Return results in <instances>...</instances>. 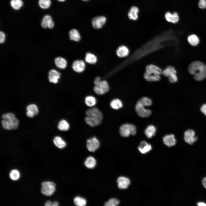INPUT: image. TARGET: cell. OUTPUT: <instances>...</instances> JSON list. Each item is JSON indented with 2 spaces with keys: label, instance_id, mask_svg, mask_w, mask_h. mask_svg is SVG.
Here are the masks:
<instances>
[{
  "label": "cell",
  "instance_id": "obj_25",
  "mask_svg": "<svg viewBox=\"0 0 206 206\" xmlns=\"http://www.w3.org/2000/svg\"><path fill=\"white\" fill-rule=\"evenodd\" d=\"M70 38V40L75 41H78L81 39V37L78 31L76 29H73L69 32Z\"/></svg>",
  "mask_w": 206,
  "mask_h": 206
},
{
  "label": "cell",
  "instance_id": "obj_1",
  "mask_svg": "<svg viewBox=\"0 0 206 206\" xmlns=\"http://www.w3.org/2000/svg\"><path fill=\"white\" fill-rule=\"evenodd\" d=\"M169 32L162 33L146 42L126 59L122 64L121 67H126L167 46L171 39Z\"/></svg>",
  "mask_w": 206,
  "mask_h": 206
},
{
  "label": "cell",
  "instance_id": "obj_50",
  "mask_svg": "<svg viewBox=\"0 0 206 206\" xmlns=\"http://www.w3.org/2000/svg\"><path fill=\"white\" fill-rule=\"evenodd\" d=\"M197 205L199 206H206V203L203 202H199L197 204Z\"/></svg>",
  "mask_w": 206,
  "mask_h": 206
},
{
  "label": "cell",
  "instance_id": "obj_51",
  "mask_svg": "<svg viewBox=\"0 0 206 206\" xmlns=\"http://www.w3.org/2000/svg\"><path fill=\"white\" fill-rule=\"evenodd\" d=\"M45 206H52V204L51 201H47L45 203Z\"/></svg>",
  "mask_w": 206,
  "mask_h": 206
},
{
  "label": "cell",
  "instance_id": "obj_43",
  "mask_svg": "<svg viewBox=\"0 0 206 206\" xmlns=\"http://www.w3.org/2000/svg\"><path fill=\"white\" fill-rule=\"evenodd\" d=\"M2 117L4 120H8L13 118H15L14 114L11 113H8L2 115Z\"/></svg>",
  "mask_w": 206,
  "mask_h": 206
},
{
  "label": "cell",
  "instance_id": "obj_21",
  "mask_svg": "<svg viewBox=\"0 0 206 206\" xmlns=\"http://www.w3.org/2000/svg\"><path fill=\"white\" fill-rule=\"evenodd\" d=\"M60 73L56 70H52L49 72V80L51 82L56 83L60 77Z\"/></svg>",
  "mask_w": 206,
  "mask_h": 206
},
{
  "label": "cell",
  "instance_id": "obj_47",
  "mask_svg": "<svg viewBox=\"0 0 206 206\" xmlns=\"http://www.w3.org/2000/svg\"><path fill=\"white\" fill-rule=\"evenodd\" d=\"M26 114L29 117L32 118L35 115L32 112L29 111H27Z\"/></svg>",
  "mask_w": 206,
  "mask_h": 206
},
{
  "label": "cell",
  "instance_id": "obj_52",
  "mask_svg": "<svg viewBox=\"0 0 206 206\" xmlns=\"http://www.w3.org/2000/svg\"><path fill=\"white\" fill-rule=\"evenodd\" d=\"M58 203L56 201H55L52 204V206H58Z\"/></svg>",
  "mask_w": 206,
  "mask_h": 206
},
{
  "label": "cell",
  "instance_id": "obj_38",
  "mask_svg": "<svg viewBox=\"0 0 206 206\" xmlns=\"http://www.w3.org/2000/svg\"><path fill=\"white\" fill-rule=\"evenodd\" d=\"M138 101L145 106H151L152 104L151 100L150 98L146 97L142 98Z\"/></svg>",
  "mask_w": 206,
  "mask_h": 206
},
{
  "label": "cell",
  "instance_id": "obj_5",
  "mask_svg": "<svg viewBox=\"0 0 206 206\" xmlns=\"http://www.w3.org/2000/svg\"><path fill=\"white\" fill-rule=\"evenodd\" d=\"M94 90L95 92L99 95H102L107 93L109 90V86L107 82L101 80L98 83L95 84Z\"/></svg>",
  "mask_w": 206,
  "mask_h": 206
},
{
  "label": "cell",
  "instance_id": "obj_19",
  "mask_svg": "<svg viewBox=\"0 0 206 206\" xmlns=\"http://www.w3.org/2000/svg\"><path fill=\"white\" fill-rule=\"evenodd\" d=\"M139 12V9L136 6L131 7L128 11V16L130 20L136 21L138 18V14Z\"/></svg>",
  "mask_w": 206,
  "mask_h": 206
},
{
  "label": "cell",
  "instance_id": "obj_49",
  "mask_svg": "<svg viewBox=\"0 0 206 206\" xmlns=\"http://www.w3.org/2000/svg\"><path fill=\"white\" fill-rule=\"evenodd\" d=\"M101 79L99 77H97L95 78L94 81V84H96L99 82L101 81Z\"/></svg>",
  "mask_w": 206,
  "mask_h": 206
},
{
  "label": "cell",
  "instance_id": "obj_46",
  "mask_svg": "<svg viewBox=\"0 0 206 206\" xmlns=\"http://www.w3.org/2000/svg\"><path fill=\"white\" fill-rule=\"evenodd\" d=\"M54 22L52 20L48 22L47 25V27L49 29H51L54 27Z\"/></svg>",
  "mask_w": 206,
  "mask_h": 206
},
{
  "label": "cell",
  "instance_id": "obj_40",
  "mask_svg": "<svg viewBox=\"0 0 206 206\" xmlns=\"http://www.w3.org/2000/svg\"><path fill=\"white\" fill-rule=\"evenodd\" d=\"M119 203L120 201L118 199L116 198H112L106 202L104 204V205L105 206H116L119 204Z\"/></svg>",
  "mask_w": 206,
  "mask_h": 206
},
{
  "label": "cell",
  "instance_id": "obj_28",
  "mask_svg": "<svg viewBox=\"0 0 206 206\" xmlns=\"http://www.w3.org/2000/svg\"><path fill=\"white\" fill-rule=\"evenodd\" d=\"M53 142L55 145L60 148H63L66 146L65 142L59 136L55 137L53 139Z\"/></svg>",
  "mask_w": 206,
  "mask_h": 206
},
{
  "label": "cell",
  "instance_id": "obj_17",
  "mask_svg": "<svg viewBox=\"0 0 206 206\" xmlns=\"http://www.w3.org/2000/svg\"><path fill=\"white\" fill-rule=\"evenodd\" d=\"M164 144L169 147L175 146L177 141L174 134H167L163 138Z\"/></svg>",
  "mask_w": 206,
  "mask_h": 206
},
{
  "label": "cell",
  "instance_id": "obj_32",
  "mask_svg": "<svg viewBox=\"0 0 206 206\" xmlns=\"http://www.w3.org/2000/svg\"><path fill=\"white\" fill-rule=\"evenodd\" d=\"M58 129L62 131H67L70 128V125L68 122L65 120H62L59 122L58 125Z\"/></svg>",
  "mask_w": 206,
  "mask_h": 206
},
{
  "label": "cell",
  "instance_id": "obj_16",
  "mask_svg": "<svg viewBox=\"0 0 206 206\" xmlns=\"http://www.w3.org/2000/svg\"><path fill=\"white\" fill-rule=\"evenodd\" d=\"M86 65L84 61L78 60L74 61L73 63L72 68L73 70L77 73H80L85 70Z\"/></svg>",
  "mask_w": 206,
  "mask_h": 206
},
{
  "label": "cell",
  "instance_id": "obj_35",
  "mask_svg": "<svg viewBox=\"0 0 206 206\" xmlns=\"http://www.w3.org/2000/svg\"><path fill=\"white\" fill-rule=\"evenodd\" d=\"M74 201L75 205L78 206H84L86 204V200L79 196L75 197L74 199Z\"/></svg>",
  "mask_w": 206,
  "mask_h": 206
},
{
  "label": "cell",
  "instance_id": "obj_8",
  "mask_svg": "<svg viewBox=\"0 0 206 206\" xmlns=\"http://www.w3.org/2000/svg\"><path fill=\"white\" fill-rule=\"evenodd\" d=\"M18 120L15 118L7 120L3 119L1 121L3 128L6 130L16 129L18 127Z\"/></svg>",
  "mask_w": 206,
  "mask_h": 206
},
{
  "label": "cell",
  "instance_id": "obj_44",
  "mask_svg": "<svg viewBox=\"0 0 206 206\" xmlns=\"http://www.w3.org/2000/svg\"><path fill=\"white\" fill-rule=\"evenodd\" d=\"M5 35L4 33L2 31L0 32V43H3L5 40Z\"/></svg>",
  "mask_w": 206,
  "mask_h": 206
},
{
  "label": "cell",
  "instance_id": "obj_13",
  "mask_svg": "<svg viewBox=\"0 0 206 206\" xmlns=\"http://www.w3.org/2000/svg\"><path fill=\"white\" fill-rule=\"evenodd\" d=\"M106 20V17L104 16L96 17L92 19V25L93 27L96 29H100L105 23Z\"/></svg>",
  "mask_w": 206,
  "mask_h": 206
},
{
  "label": "cell",
  "instance_id": "obj_42",
  "mask_svg": "<svg viewBox=\"0 0 206 206\" xmlns=\"http://www.w3.org/2000/svg\"><path fill=\"white\" fill-rule=\"evenodd\" d=\"M197 5L199 8L201 9H206V0H198Z\"/></svg>",
  "mask_w": 206,
  "mask_h": 206
},
{
  "label": "cell",
  "instance_id": "obj_41",
  "mask_svg": "<svg viewBox=\"0 0 206 206\" xmlns=\"http://www.w3.org/2000/svg\"><path fill=\"white\" fill-rule=\"evenodd\" d=\"M19 173L17 170H12L10 173V177L13 180H16L18 179L19 177Z\"/></svg>",
  "mask_w": 206,
  "mask_h": 206
},
{
  "label": "cell",
  "instance_id": "obj_2",
  "mask_svg": "<svg viewBox=\"0 0 206 206\" xmlns=\"http://www.w3.org/2000/svg\"><path fill=\"white\" fill-rule=\"evenodd\" d=\"M189 73L193 76L195 79L201 81L206 78V65L199 61H194L188 66Z\"/></svg>",
  "mask_w": 206,
  "mask_h": 206
},
{
  "label": "cell",
  "instance_id": "obj_54",
  "mask_svg": "<svg viewBox=\"0 0 206 206\" xmlns=\"http://www.w3.org/2000/svg\"><path fill=\"white\" fill-rule=\"evenodd\" d=\"M82 0L84 1H89V0Z\"/></svg>",
  "mask_w": 206,
  "mask_h": 206
},
{
  "label": "cell",
  "instance_id": "obj_29",
  "mask_svg": "<svg viewBox=\"0 0 206 206\" xmlns=\"http://www.w3.org/2000/svg\"><path fill=\"white\" fill-rule=\"evenodd\" d=\"M85 60L89 64H94L96 62L97 59L96 56L94 54L88 52L86 55Z\"/></svg>",
  "mask_w": 206,
  "mask_h": 206
},
{
  "label": "cell",
  "instance_id": "obj_3",
  "mask_svg": "<svg viewBox=\"0 0 206 206\" xmlns=\"http://www.w3.org/2000/svg\"><path fill=\"white\" fill-rule=\"evenodd\" d=\"M120 135L124 137H127L130 134L135 135L136 133V126L134 124L126 123L122 125L119 128Z\"/></svg>",
  "mask_w": 206,
  "mask_h": 206
},
{
  "label": "cell",
  "instance_id": "obj_53",
  "mask_svg": "<svg viewBox=\"0 0 206 206\" xmlns=\"http://www.w3.org/2000/svg\"><path fill=\"white\" fill-rule=\"evenodd\" d=\"M58 1H60V2H63L65 1L66 0H57Z\"/></svg>",
  "mask_w": 206,
  "mask_h": 206
},
{
  "label": "cell",
  "instance_id": "obj_30",
  "mask_svg": "<svg viewBox=\"0 0 206 206\" xmlns=\"http://www.w3.org/2000/svg\"><path fill=\"white\" fill-rule=\"evenodd\" d=\"M156 131L155 127L152 125H149L144 131L145 134L148 138H150L155 134Z\"/></svg>",
  "mask_w": 206,
  "mask_h": 206
},
{
  "label": "cell",
  "instance_id": "obj_11",
  "mask_svg": "<svg viewBox=\"0 0 206 206\" xmlns=\"http://www.w3.org/2000/svg\"><path fill=\"white\" fill-rule=\"evenodd\" d=\"M163 70L160 67L156 65L149 64L146 66L145 72L149 74L161 75L162 74Z\"/></svg>",
  "mask_w": 206,
  "mask_h": 206
},
{
  "label": "cell",
  "instance_id": "obj_9",
  "mask_svg": "<svg viewBox=\"0 0 206 206\" xmlns=\"http://www.w3.org/2000/svg\"><path fill=\"white\" fill-rule=\"evenodd\" d=\"M144 106L138 101L135 106L136 111L138 115L142 117H146L150 116L151 114V111L145 108Z\"/></svg>",
  "mask_w": 206,
  "mask_h": 206
},
{
  "label": "cell",
  "instance_id": "obj_36",
  "mask_svg": "<svg viewBox=\"0 0 206 206\" xmlns=\"http://www.w3.org/2000/svg\"><path fill=\"white\" fill-rule=\"evenodd\" d=\"M50 0H39L38 4L41 9H45L49 8L51 5Z\"/></svg>",
  "mask_w": 206,
  "mask_h": 206
},
{
  "label": "cell",
  "instance_id": "obj_37",
  "mask_svg": "<svg viewBox=\"0 0 206 206\" xmlns=\"http://www.w3.org/2000/svg\"><path fill=\"white\" fill-rule=\"evenodd\" d=\"M52 20V18L50 15H45L43 18L41 23V27L44 28H47L48 22Z\"/></svg>",
  "mask_w": 206,
  "mask_h": 206
},
{
  "label": "cell",
  "instance_id": "obj_6",
  "mask_svg": "<svg viewBox=\"0 0 206 206\" xmlns=\"http://www.w3.org/2000/svg\"><path fill=\"white\" fill-rule=\"evenodd\" d=\"M41 193L43 195L49 196L52 195L55 190V184L52 182H43L42 183Z\"/></svg>",
  "mask_w": 206,
  "mask_h": 206
},
{
  "label": "cell",
  "instance_id": "obj_23",
  "mask_svg": "<svg viewBox=\"0 0 206 206\" xmlns=\"http://www.w3.org/2000/svg\"><path fill=\"white\" fill-rule=\"evenodd\" d=\"M140 152L142 154H145L149 152L152 149L150 144L145 141L141 142L138 147Z\"/></svg>",
  "mask_w": 206,
  "mask_h": 206
},
{
  "label": "cell",
  "instance_id": "obj_4",
  "mask_svg": "<svg viewBox=\"0 0 206 206\" xmlns=\"http://www.w3.org/2000/svg\"><path fill=\"white\" fill-rule=\"evenodd\" d=\"M177 72L175 68L171 66H167L163 70L162 74L168 77L169 82L171 83L176 82L178 80Z\"/></svg>",
  "mask_w": 206,
  "mask_h": 206
},
{
  "label": "cell",
  "instance_id": "obj_22",
  "mask_svg": "<svg viewBox=\"0 0 206 206\" xmlns=\"http://www.w3.org/2000/svg\"><path fill=\"white\" fill-rule=\"evenodd\" d=\"M85 119L86 123L91 127L99 125L102 121L95 117L87 116L85 117Z\"/></svg>",
  "mask_w": 206,
  "mask_h": 206
},
{
  "label": "cell",
  "instance_id": "obj_15",
  "mask_svg": "<svg viewBox=\"0 0 206 206\" xmlns=\"http://www.w3.org/2000/svg\"><path fill=\"white\" fill-rule=\"evenodd\" d=\"M130 51L128 47L126 45H122L117 48L116 53L117 56L120 58L127 57L129 55Z\"/></svg>",
  "mask_w": 206,
  "mask_h": 206
},
{
  "label": "cell",
  "instance_id": "obj_12",
  "mask_svg": "<svg viewBox=\"0 0 206 206\" xmlns=\"http://www.w3.org/2000/svg\"><path fill=\"white\" fill-rule=\"evenodd\" d=\"M165 17L167 22L173 24L178 23L180 19L179 14L176 11L173 13L169 11L167 12L165 14Z\"/></svg>",
  "mask_w": 206,
  "mask_h": 206
},
{
  "label": "cell",
  "instance_id": "obj_27",
  "mask_svg": "<svg viewBox=\"0 0 206 206\" xmlns=\"http://www.w3.org/2000/svg\"><path fill=\"white\" fill-rule=\"evenodd\" d=\"M189 43L192 46L197 45L199 42V39L198 36L195 34H191L187 37Z\"/></svg>",
  "mask_w": 206,
  "mask_h": 206
},
{
  "label": "cell",
  "instance_id": "obj_33",
  "mask_svg": "<svg viewBox=\"0 0 206 206\" xmlns=\"http://www.w3.org/2000/svg\"><path fill=\"white\" fill-rule=\"evenodd\" d=\"M110 106L112 108L118 110L122 106V101L118 99H114L112 100L110 103Z\"/></svg>",
  "mask_w": 206,
  "mask_h": 206
},
{
  "label": "cell",
  "instance_id": "obj_34",
  "mask_svg": "<svg viewBox=\"0 0 206 206\" xmlns=\"http://www.w3.org/2000/svg\"><path fill=\"white\" fill-rule=\"evenodd\" d=\"M85 102L86 105L89 107H92L96 104V98L92 96H87L85 99Z\"/></svg>",
  "mask_w": 206,
  "mask_h": 206
},
{
  "label": "cell",
  "instance_id": "obj_26",
  "mask_svg": "<svg viewBox=\"0 0 206 206\" xmlns=\"http://www.w3.org/2000/svg\"><path fill=\"white\" fill-rule=\"evenodd\" d=\"M85 166L88 168L91 169L94 168L96 165V161L93 157L90 156L88 157L84 163Z\"/></svg>",
  "mask_w": 206,
  "mask_h": 206
},
{
  "label": "cell",
  "instance_id": "obj_39",
  "mask_svg": "<svg viewBox=\"0 0 206 206\" xmlns=\"http://www.w3.org/2000/svg\"><path fill=\"white\" fill-rule=\"evenodd\" d=\"M26 110L27 111L32 112L35 115L37 114L38 112V110L37 106L34 104L28 105L26 107Z\"/></svg>",
  "mask_w": 206,
  "mask_h": 206
},
{
  "label": "cell",
  "instance_id": "obj_48",
  "mask_svg": "<svg viewBox=\"0 0 206 206\" xmlns=\"http://www.w3.org/2000/svg\"><path fill=\"white\" fill-rule=\"evenodd\" d=\"M202 183L203 186L206 189V177H204L202 179Z\"/></svg>",
  "mask_w": 206,
  "mask_h": 206
},
{
  "label": "cell",
  "instance_id": "obj_24",
  "mask_svg": "<svg viewBox=\"0 0 206 206\" xmlns=\"http://www.w3.org/2000/svg\"><path fill=\"white\" fill-rule=\"evenodd\" d=\"M56 65L57 67L61 69L65 68L67 66L66 60L61 57H58L55 60Z\"/></svg>",
  "mask_w": 206,
  "mask_h": 206
},
{
  "label": "cell",
  "instance_id": "obj_18",
  "mask_svg": "<svg viewBox=\"0 0 206 206\" xmlns=\"http://www.w3.org/2000/svg\"><path fill=\"white\" fill-rule=\"evenodd\" d=\"M117 182L118 187L121 189H126L130 183L129 179L122 176L118 178Z\"/></svg>",
  "mask_w": 206,
  "mask_h": 206
},
{
  "label": "cell",
  "instance_id": "obj_7",
  "mask_svg": "<svg viewBox=\"0 0 206 206\" xmlns=\"http://www.w3.org/2000/svg\"><path fill=\"white\" fill-rule=\"evenodd\" d=\"M184 138L185 141L190 145L193 144L197 141L198 137L195 136V132L192 129H188L184 133Z\"/></svg>",
  "mask_w": 206,
  "mask_h": 206
},
{
  "label": "cell",
  "instance_id": "obj_20",
  "mask_svg": "<svg viewBox=\"0 0 206 206\" xmlns=\"http://www.w3.org/2000/svg\"><path fill=\"white\" fill-rule=\"evenodd\" d=\"M143 77L145 80L149 82H156L159 81L161 79V75L144 72Z\"/></svg>",
  "mask_w": 206,
  "mask_h": 206
},
{
  "label": "cell",
  "instance_id": "obj_14",
  "mask_svg": "<svg viewBox=\"0 0 206 206\" xmlns=\"http://www.w3.org/2000/svg\"><path fill=\"white\" fill-rule=\"evenodd\" d=\"M87 116L94 117L102 120L103 114L101 111L96 107H93L87 110L86 112Z\"/></svg>",
  "mask_w": 206,
  "mask_h": 206
},
{
  "label": "cell",
  "instance_id": "obj_45",
  "mask_svg": "<svg viewBox=\"0 0 206 206\" xmlns=\"http://www.w3.org/2000/svg\"><path fill=\"white\" fill-rule=\"evenodd\" d=\"M201 112L206 116V103L203 104L200 108Z\"/></svg>",
  "mask_w": 206,
  "mask_h": 206
},
{
  "label": "cell",
  "instance_id": "obj_31",
  "mask_svg": "<svg viewBox=\"0 0 206 206\" xmlns=\"http://www.w3.org/2000/svg\"><path fill=\"white\" fill-rule=\"evenodd\" d=\"M10 4L13 9L18 10L23 6V2L22 0H11Z\"/></svg>",
  "mask_w": 206,
  "mask_h": 206
},
{
  "label": "cell",
  "instance_id": "obj_10",
  "mask_svg": "<svg viewBox=\"0 0 206 206\" xmlns=\"http://www.w3.org/2000/svg\"><path fill=\"white\" fill-rule=\"evenodd\" d=\"M100 145L99 140L95 137L90 138L87 140V148L90 152H95L99 148Z\"/></svg>",
  "mask_w": 206,
  "mask_h": 206
}]
</instances>
